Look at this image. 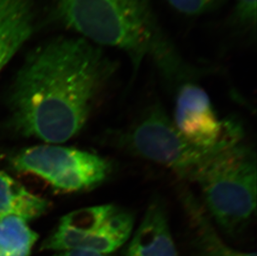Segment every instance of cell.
Here are the masks:
<instances>
[{
	"label": "cell",
	"instance_id": "cell-1",
	"mask_svg": "<svg viewBox=\"0 0 257 256\" xmlns=\"http://www.w3.org/2000/svg\"><path fill=\"white\" fill-rule=\"evenodd\" d=\"M117 72V63L86 39L60 37L29 53L10 90L13 126L49 143L85 126Z\"/></svg>",
	"mask_w": 257,
	"mask_h": 256
},
{
	"label": "cell",
	"instance_id": "cell-2",
	"mask_svg": "<svg viewBox=\"0 0 257 256\" xmlns=\"http://www.w3.org/2000/svg\"><path fill=\"white\" fill-rule=\"evenodd\" d=\"M56 10L63 25L80 38L126 53L134 74L151 58L172 89L203 75L166 36L151 0H56Z\"/></svg>",
	"mask_w": 257,
	"mask_h": 256
},
{
	"label": "cell",
	"instance_id": "cell-3",
	"mask_svg": "<svg viewBox=\"0 0 257 256\" xmlns=\"http://www.w3.org/2000/svg\"><path fill=\"white\" fill-rule=\"evenodd\" d=\"M256 154L241 143L211 157L195 175L206 213L225 234L242 233L256 210Z\"/></svg>",
	"mask_w": 257,
	"mask_h": 256
},
{
	"label": "cell",
	"instance_id": "cell-4",
	"mask_svg": "<svg viewBox=\"0 0 257 256\" xmlns=\"http://www.w3.org/2000/svg\"><path fill=\"white\" fill-rule=\"evenodd\" d=\"M104 143L191 181L211 157L224 151L203 149L188 142L159 102L147 107L129 126L105 133Z\"/></svg>",
	"mask_w": 257,
	"mask_h": 256
},
{
	"label": "cell",
	"instance_id": "cell-5",
	"mask_svg": "<svg viewBox=\"0 0 257 256\" xmlns=\"http://www.w3.org/2000/svg\"><path fill=\"white\" fill-rule=\"evenodd\" d=\"M13 168L46 181L61 193L95 188L108 178L112 163L104 157L75 148L39 145L20 151L11 159Z\"/></svg>",
	"mask_w": 257,
	"mask_h": 256
},
{
	"label": "cell",
	"instance_id": "cell-6",
	"mask_svg": "<svg viewBox=\"0 0 257 256\" xmlns=\"http://www.w3.org/2000/svg\"><path fill=\"white\" fill-rule=\"evenodd\" d=\"M134 224L131 210L119 205L105 204L83 208L62 217L41 249L58 252L83 249L104 255L128 241Z\"/></svg>",
	"mask_w": 257,
	"mask_h": 256
},
{
	"label": "cell",
	"instance_id": "cell-7",
	"mask_svg": "<svg viewBox=\"0 0 257 256\" xmlns=\"http://www.w3.org/2000/svg\"><path fill=\"white\" fill-rule=\"evenodd\" d=\"M173 123L188 142L208 150H225L241 143L242 124L234 117L219 118L206 91L196 82L177 87Z\"/></svg>",
	"mask_w": 257,
	"mask_h": 256
},
{
	"label": "cell",
	"instance_id": "cell-8",
	"mask_svg": "<svg viewBox=\"0 0 257 256\" xmlns=\"http://www.w3.org/2000/svg\"><path fill=\"white\" fill-rule=\"evenodd\" d=\"M124 256H179L165 204L160 199L153 200L148 205Z\"/></svg>",
	"mask_w": 257,
	"mask_h": 256
},
{
	"label": "cell",
	"instance_id": "cell-9",
	"mask_svg": "<svg viewBox=\"0 0 257 256\" xmlns=\"http://www.w3.org/2000/svg\"><path fill=\"white\" fill-rule=\"evenodd\" d=\"M36 0H0V73L29 40Z\"/></svg>",
	"mask_w": 257,
	"mask_h": 256
},
{
	"label": "cell",
	"instance_id": "cell-10",
	"mask_svg": "<svg viewBox=\"0 0 257 256\" xmlns=\"http://www.w3.org/2000/svg\"><path fill=\"white\" fill-rule=\"evenodd\" d=\"M181 198L192 228V247L197 256H256L255 252L232 249L222 240L211 222L203 206L187 190H182Z\"/></svg>",
	"mask_w": 257,
	"mask_h": 256
},
{
	"label": "cell",
	"instance_id": "cell-11",
	"mask_svg": "<svg viewBox=\"0 0 257 256\" xmlns=\"http://www.w3.org/2000/svg\"><path fill=\"white\" fill-rule=\"evenodd\" d=\"M49 205L46 199L32 193L22 184L0 171V218L15 215L29 221L45 214Z\"/></svg>",
	"mask_w": 257,
	"mask_h": 256
},
{
	"label": "cell",
	"instance_id": "cell-12",
	"mask_svg": "<svg viewBox=\"0 0 257 256\" xmlns=\"http://www.w3.org/2000/svg\"><path fill=\"white\" fill-rule=\"evenodd\" d=\"M39 234L15 215L0 218V256H30Z\"/></svg>",
	"mask_w": 257,
	"mask_h": 256
},
{
	"label": "cell",
	"instance_id": "cell-13",
	"mask_svg": "<svg viewBox=\"0 0 257 256\" xmlns=\"http://www.w3.org/2000/svg\"><path fill=\"white\" fill-rule=\"evenodd\" d=\"M230 26L241 34L255 37L256 31V0H233Z\"/></svg>",
	"mask_w": 257,
	"mask_h": 256
},
{
	"label": "cell",
	"instance_id": "cell-14",
	"mask_svg": "<svg viewBox=\"0 0 257 256\" xmlns=\"http://www.w3.org/2000/svg\"><path fill=\"white\" fill-rule=\"evenodd\" d=\"M172 9L187 16H198L216 10L228 0H166Z\"/></svg>",
	"mask_w": 257,
	"mask_h": 256
},
{
	"label": "cell",
	"instance_id": "cell-15",
	"mask_svg": "<svg viewBox=\"0 0 257 256\" xmlns=\"http://www.w3.org/2000/svg\"><path fill=\"white\" fill-rule=\"evenodd\" d=\"M54 256H104L103 254L95 253V252L83 250V249H68L59 251Z\"/></svg>",
	"mask_w": 257,
	"mask_h": 256
}]
</instances>
